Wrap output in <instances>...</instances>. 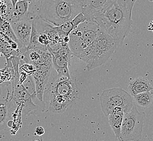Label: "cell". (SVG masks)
Listing matches in <instances>:
<instances>
[{
  "label": "cell",
  "instance_id": "9a60e30c",
  "mask_svg": "<svg viewBox=\"0 0 153 141\" xmlns=\"http://www.w3.org/2000/svg\"><path fill=\"white\" fill-rule=\"evenodd\" d=\"M31 20L30 15V6L26 0H19L14 7V13L10 22L19 20Z\"/></svg>",
  "mask_w": 153,
  "mask_h": 141
},
{
  "label": "cell",
  "instance_id": "d6986e66",
  "mask_svg": "<svg viewBox=\"0 0 153 141\" xmlns=\"http://www.w3.org/2000/svg\"><path fill=\"white\" fill-rule=\"evenodd\" d=\"M134 100L140 107L148 108L152 104L153 95L150 91L142 92L134 96Z\"/></svg>",
  "mask_w": 153,
  "mask_h": 141
},
{
  "label": "cell",
  "instance_id": "7402d4cb",
  "mask_svg": "<svg viewBox=\"0 0 153 141\" xmlns=\"http://www.w3.org/2000/svg\"><path fill=\"white\" fill-rule=\"evenodd\" d=\"M35 133L36 135L40 136L43 135L45 133V130L42 126H37L36 129L35 130Z\"/></svg>",
  "mask_w": 153,
  "mask_h": 141
},
{
  "label": "cell",
  "instance_id": "4316f807",
  "mask_svg": "<svg viewBox=\"0 0 153 141\" xmlns=\"http://www.w3.org/2000/svg\"><path fill=\"white\" fill-rule=\"evenodd\" d=\"M38 141V140H35V141Z\"/></svg>",
  "mask_w": 153,
  "mask_h": 141
},
{
  "label": "cell",
  "instance_id": "5b68a950",
  "mask_svg": "<svg viewBox=\"0 0 153 141\" xmlns=\"http://www.w3.org/2000/svg\"><path fill=\"white\" fill-rule=\"evenodd\" d=\"M146 114L140 112L134 105L124 114L120 141H140L142 138L143 128Z\"/></svg>",
  "mask_w": 153,
  "mask_h": 141
},
{
  "label": "cell",
  "instance_id": "6da1fadb",
  "mask_svg": "<svg viewBox=\"0 0 153 141\" xmlns=\"http://www.w3.org/2000/svg\"><path fill=\"white\" fill-rule=\"evenodd\" d=\"M136 1L116 0L94 18L100 30L114 39L118 47L131 30L132 12Z\"/></svg>",
  "mask_w": 153,
  "mask_h": 141
},
{
  "label": "cell",
  "instance_id": "83f0119b",
  "mask_svg": "<svg viewBox=\"0 0 153 141\" xmlns=\"http://www.w3.org/2000/svg\"><path fill=\"white\" fill-rule=\"evenodd\" d=\"M0 33H1V29H0Z\"/></svg>",
  "mask_w": 153,
  "mask_h": 141
},
{
  "label": "cell",
  "instance_id": "e0dca14e",
  "mask_svg": "<svg viewBox=\"0 0 153 141\" xmlns=\"http://www.w3.org/2000/svg\"><path fill=\"white\" fill-rule=\"evenodd\" d=\"M5 68L0 70V86H7L12 84L14 78V70L11 58L6 59Z\"/></svg>",
  "mask_w": 153,
  "mask_h": 141
},
{
  "label": "cell",
  "instance_id": "30bf717a",
  "mask_svg": "<svg viewBox=\"0 0 153 141\" xmlns=\"http://www.w3.org/2000/svg\"><path fill=\"white\" fill-rule=\"evenodd\" d=\"M116 0H85L82 12L87 20H94L95 16L102 12Z\"/></svg>",
  "mask_w": 153,
  "mask_h": 141
},
{
  "label": "cell",
  "instance_id": "d4e9b609",
  "mask_svg": "<svg viewBox=\"0 0 153 141\" xmlns=\"http://www.w3.org/2000/svg\"><path fill=\"white\" fill-rule=\"evenodd\" d=\"M149 1H151V2H153V0H149Z\"/></svg>",
  "mask_w": 153,
  "mask_h": 141
},
{
  "label": "cell",
  "instance_id": "9c48e42d",
  "mask_svg": "<svg viewBox=\"0 0 153 141\" xmlns=\"http://www.w3.org/2000/svg\"><path fill=\"white\" fill-rule=\"evenodd\" d=\"M103 92L113 101L117 106L122 107L125 114L129 112L134 106L132 95L121 88L114 87L104 90Z\"/></svg>",
  "mask_w": 153,
  "mask_h": 141
},
{
  "label": "cell",
  "instance_id": "484cf974",
  "mask_svg": "<svg viewBox=\"0 0 153 141\" xmlns=\"http://www.w3.org/2000/svg\"><path fill=\"white\" fill-rule=\"evenodd\" d=\"M1 53L0 52V57H1Z\"/></svg>",
  "mask_w": 153,
  "mask_h": 141
},
{
  "label": "cell",
  "instance_id": "ffe728a7",
  "mask_svg": "<svg viewBox=\"0 0 153 141\" xmlns=\"http://www.w3.org/2000/svg\"><path fill=\"white\" fill-rule=\"evenodd\" d=\"M0 52L6 59L10 58L12 56L20 57L16 51L12 49L11 46L7 41L0 37Z\"/></svg>",
  "mask_w": 153,
  "mask_h": 141
},
{
  "label": "cell",
  "instance_id": "7a4b0ae2",
  "mask_svg": "<svg viewBox=\"0 0 153 141\" xmlns=\"http://www.w3.org/2000/svg\"><path fill=\"white\" fill-rule=\"evenodd\" d=\"M82 11L77 0H42L39 17L55 26L73 20Z\"/></svg>",
  "mask_w": 153,
  "mask_h": 141
},
{
  "label": "cell",
  "instance_id": "603a6c76",
  "mask_svg": "<svg viewBox=\"0 0 153 141\" xmlns=\"http://www.w3.org/2000/svg\"><path fill=\"white\" fill-rule=\"evenodd\" d=\"M10 1H11L12 3L13 6L14 7V6H16V3L18 2V1L19 0H10Z\"/></svg>",
  "mask_w": 153,
  "mask_h": 141
},
{
  "label": "cell",
  "instance_id": "8992f818",
  "mask_svg": "<svg viewBox=\"0 0 153 141\" xmlns=\"http://www.w3.org/2000/svg\"><path fill=\"white\" fill-rule=\"evenodd\" d=\"M49 93L61 95L75 102L78 99L79 90L75 80L71 77L57 76L49 85Z\"/></svg>",
  "mask_w": 153,
  "mask_h": 141
},
{
  "label": "cell",
  "instance_id": "3957f363",
  "mask_svg": "<svg viewBox=\"0 0 153 141\" xmlns=\"http://www.w3.org/2000/svg\"><path fill=\"white\" fill-rule=\"evenodd\" d=\"M118 47L114 39L100 30L92 47L79 59L86 62L87 70H91L104 64L116 52Z\"/></svg>",
  "mask_w": 153,
  "mask_h": 141
},
{
  "label": "cell",
  "instance_id": "44dd1931",
  "mask_svg": "<svg viewBox=\"0 0 153 141\" xmlns=\"http://www.w3.org/2000/svg\"><path fill=\"white\" fill-rule=\"evenodd\" d=\"M22 85L29 93V94L32 96V97H34L36 96L37 97L36 84L32 75H28L26 79L22 83Z\"/></svg>",
  "mask_w": 153,
  "mask_h": 141
},
{
  "label": "cell",
  "instance_id": "4fadbf2b",
  "mask_svg": "<svg viewBox=\"0 0 153 141\" xmlns=\"http://www.w3.org/2000/svg\"><path fill=\"white\" fill-rule=\"evenodd\" d=\"M87 18L83 12H80L71 21L66 22L59 26H56L57 31L62 38L69 36L72 31L76 28L79 25L86 21Z\"/></svg>",
  "mask_w": 153,
  "mask_h": 141
},
{
  "label": "cell",
  "instance_id": "5bb4252c",
  "mask_svg": "<svg viewBox=\"0 0 153 141\" xmlns=\"http://www.w3.org/2000/svg\"><path fill=\"white\" fill-rule=\"evenodd\" d=\"M128 89L129 93L134 97L142 92L151 91L153 87L147 78L139 77L132 80L129 83Z\"/></svg>",
  "mask_w": 153,
  "mask_h": 141
},
{
  "label": "cell",
  "instance_id": "ba28073f",
  "mask_svg": "<svg viewBox=\"0 0 153 141\" xmlns=\"http://www.w3.org/2000/svg\"><path fill=\"white\" fill-rule=\"evenodd\" d=\"M52 68V62L43 65L32 74L36 84L37 97L40 101H43L44 93L48 83Z\"/></svg>",
  "mask_w": 153,
  "mask_h": 141
},
{
  "label": "cell",
  "instance_id": "cb8c5ba5",
  "mask_svg": "<svg viewBox=\"0 0 153 141\" xmlns=\"http://www.w3.org/2000/svg\"><path fill=\"white\" fill-rule=\"evenodd\" d=\"M1 94H2V89H1V86H0V96L1 95Z\"/></svg>",
  "mask_w": 153,
  "mask_h": 141
},
{
  "label": "cell",
  "instance_id": "52a82bcc",
  "mask_svg": "<svg viewBox=\"0 0 153 141\" xmlns=\"http://www.w3.org/2000/svg\"><path fill=\"white\" fill-rule=\"evenodd\" d=\"M32 22L29 20L24 19L10 22L18 41L19 48L22 54L29 49L31 41Z\"/></svg>",
  "mask_w": 153,
  "mask_h": 141
},
{
  "label": "cell",
  "instance_id": "277c9868",
  "mask_svg": "<svg viewBox=\"0 0 153 141\" xmlns=\"http://www.w3.org/2000/svg\"><path fill=\"white\" fill-rule=\"evenodd\" d=\"M99 26L94 20H87L71 32L69 46L74 55L79 58L92 47L99 32Z\"/></svg>",
  "mask_w": 153,
  "mask_h": 141
},
{
  "label": "cell",
  "instance_id": "2e32d148",
  "mask_svg": "<svg viewBox=\"0 0 153 141\" xmlns=\"http://www.w3.org/2000/svg\"><path fill=\"white\" fill-rule=\"evenodd\" d=\"M9 95L4 99H0V130H4L9 125L11 118V106L9 104Z\"/></svg>",
  "mask_w": 153,
  "mask_h": 141
},
{
  "label": "cell",
  "instance_id": "8fae6325",
  "mask_svg": "<svg viewBox=\"0 0 153 141\" xmlns=\"http://www.w3.org/2000/svg\"><path fill=\"white\" fill-rule=\"evenodd\" d=\"M49 110L54 114H62L75 102L61 95L49 93Z\"/></svg>",
  "mask_w": 153,
  "mask_h": 141
},
{
  "label": "cell",
  "instance_id": "f1b7e54d",
  "mask_svg": "<svg viewBox=\"0 0 153 141\" xmlns=\"http://www.w3.org/2000/svg\"></svg>",
  "mask_w": 153,
  "mask_h": 141
},
{
  "label": "cell",
  "instance_id": "7c38bea8",
  "mask_svg": "<svg viewBox=\"0 0 153 141\" xmlns=\"http://www.w3.org/2000/svg\"><path fill=\"white\" fill-rule=\"evenodd\" d=\"M51 53L52 54L53 68L56 70L57 76L71 78L69 70V67L71 65V59L55 52Z\"/></svg>",
  "mask_w": 153,
  "mask_h": 141
},
{
  "label": "cell",
  "instance_id": "ac0fdd59",
  "mask_svg": "<svg viewBox=\"0 0 153 141\" xmlns=\"http://www.w3.org/2000/svg\"><path fill=\"white\" fill-rule=\"evenodd\" d=\"M125 113L124 112L113 113L108 116V123L112 129L115 136L119 141L120 137L123 120Z\"/></svg>",
  "mask_w": 153,
  "mask_h": 141
}]
</instances>
